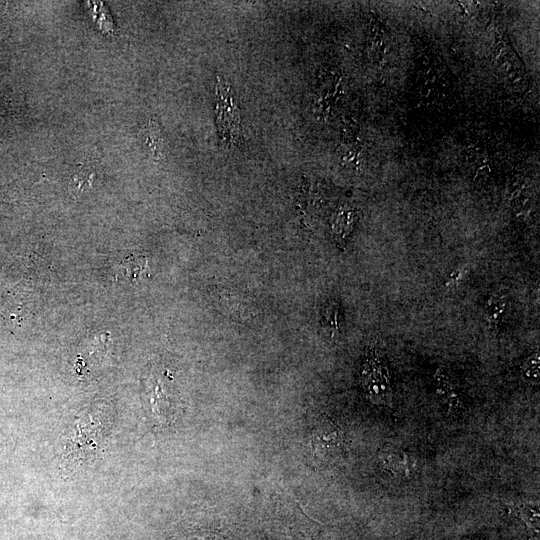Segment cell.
<instances>
[{"mask_svg": "<svg viewBox=\"0 0 540 540\" xmlns=\"http://www.w3.org/2000/svg\"><path fill=\"white\" fill-rule=\"evenodd\" d=\"M360 382L366 397L374 404L389 405L393 397L388 364L378 350L371 348L364 358Z\"/></svg>", "mask_w": 540, "mask_h": 540, "instance_id": "obj_1", "label": "cell"}, {"mask_svg": "<svg viewBox=\"0 0 540 540\" xmlns=\"http://www.w3.org/2000/svg\"><path fill=\"white\" fill-rule=\"evenodd\" d=\"M344 446L343 430L329 417H319L309 437L312 461L319 467L326 466L340 456Z\"/></svg>", "mask_w": 540, "mask_h": 540, "instance_id": "obj_2", "label": "cell"}, {"mask_svg": "<svg viewBox=\"0 0 540 540\" xmlns=\"http://www.w3.org/2000/svg\"><path fill=\"white\" fill-rule=\"evenodd\" d=\"M435 394L441 405L449 413L457 412L461 408V400L455 383L447 370L439 367L434 375Z\"/></svg>", "mask_w": 540, "mask_h": 540, "instance_id": "obj_3", "label": "cell"}, {"mask_svg": "<svg viewBox=\"0 0 540 540\" xmlns=\"http://www.w3.org/2000/svg\"><path fill=\"white\" fill-rule=\"evenodd\" d=\"M382 468L396 476H408L411 461L407 453L400 448L386 444L379 453Z\"/></svg>", "mask_w": 540, "mask_h": 540, "instance_id": "obj_4", "label": "cell"}, {"mask_svg": "<svg viewBox=\"0 0 540 540\" xmlns=\"http://www.w3.org/2000/svg\"><path fill=\"white\" fill-rule=\"evenodd\" d=\"M506 305L507 299L500 292H493L486 299L483 306V318L491 329H498Z\"/></svg>", "mask_w": 540, "mask_h": 540, "instance_id": "obj_5", "label": "cell"}, {"mask_svg": "<svg viewBox=\"0 0 540 540\" xmlns=\"http://www.w3.org/2000/svg\"><path fill=\"white\" fill-rule=\"evenodd\" d=\"M145 143L152 157L159 159L163 157V138L159 128L155 123L150 122L144 131Z\"/></svg>", "mask_w": 540, "mask_h": 540, "instance_id": "obj_6", "label": "cell"}, {"mask_svg": "<svg viewBox=\"0 0 540 540\" xmlns=\"http://www.w3.org/2000/svg\"><path fill=\"white\" fill-rule=\"evenodd\" d=\"M520 372L526 383L530 385L538 384L540 377V358L538 351L533 352L523 361Z\"/></svg>", "mask_w": 540, "mask_h": 540, "instance_id": "obj_7", "label": "cell"}, {"mask_svg": "<svg viewBox=\"0 0 540 540\" xmlns=\"http://www.w3.org/2000/svg\"><path fill=\"white\" fill-rule=\"evenodd\" d=\"M323 324L332 336L339 331V307L337 303L327 304L323 311Z\"/></svg>", "mask_w": 540, "mask_h": 540, "instance_id": "obj_8", "label": "cell"}, {"mask_svg": "<svg viewBox=\"0 0 540 540\" xmlns=\"http://www.w3.org/2000/svg\"><path fill=\"white\" fill-rule=\"evenodd\" d=\"M469 269L467 268H460L455 270L449 278V281L447 282V285H456L464 280V277L467 276Z\"/></svg>", "mask_w": 540, "mask_h": 540, "instance_id": "obj_9", "label": "cell"}]
</instances>
